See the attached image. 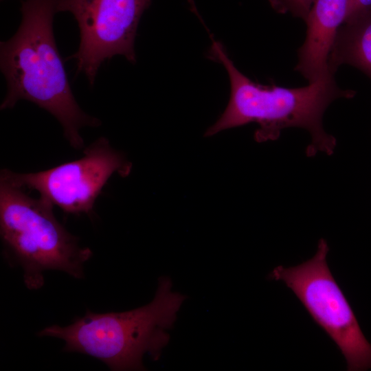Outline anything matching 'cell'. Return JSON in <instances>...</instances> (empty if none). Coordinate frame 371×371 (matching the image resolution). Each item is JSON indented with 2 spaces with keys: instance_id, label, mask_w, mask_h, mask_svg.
<instances>
[{
  "instance_id": "cell-1",
  "label": "cell",
  "mask_w": 371,
  "mask_h": 371,
  "mask_svg": "<svg viewBox=\"0 0 371 371\" xmlns=\"http://www.w3.org/2000/svg\"><path fill=\"white\" fill-rule=\"evenodd\" d=\"M58 0H21V24L12 37L0 43V67L7 93L0 109L21 100L30 101L54 115L70 145L80 149L83 126L101 122L78 104L57 48L53 30Z\"/></svg>"
},
{
  "instance_id": "cell-2",
  "label": "cell",
  "mask_w": 371,
  "mask_h": 371,
  "mask_svg": "<svg viewBox=\"0 0 371 371\" xmlns=\"http://www.w3.org/2000/svg\"><path fill=\"white\" fill-rule=\"evenodd\" d=\"M208 58L221 63L227 71L231 95L225 111L205 133L212 136L222 131L256 122L257 142L276 140L281 131L289 127L308 131L311 142L306 149L308 157L318 152L334 153L337 140L323 126V116L328 106L339 98H352L354 90L340 88L335 74L329 72L308 85L287 88L276 85H262L242 74L228 56L223 45L213 39Z\"/></svg>"
},
{
  "instance_id": "cell-3",
  "label": "cell",
  "mask_w": 371,
  "mask_h": 371,
  "mask_svg": "<svg viewBox=\"0 0 371 371\" xmlns=\"http://www.w3.org/2000/svg\"><path fill=\"white\" fill-rule=\"evenodd\" d=\"M172 282L161 277L153 300L146 305L124 312L93 313L66 326L52 325L40 337L65 341L63 350L94 357L110 370H144L146 354L157 361L169 341L177 314L186 297L172 290Z\"/></svg>"
},
{
  "instance_id": "cell-4",
  "label": "cell",
  "mask_w": 371,
  "mask_h": 371,
  "mask_svg": "<svg viewBox=\"0 0 371 371\" xmlns=\"http://www.w3.org/2000/svg\"><path fill=\"white\" fill-rule=\"evenodd\" d=\"M53 206L0 179L1 238L8 258L23 269L29 289L41 288L48 270L81 278L84 264L92 256L57 221Z\"/></svg>"
},
{
  "instance_id": "cell-5",
  "label": "cell",
  "mask_w": 371,
  "mask_h": 371,
  "mask_svg": "<svg viewBox=\"0 0 371 371\" xmlns=\"http://www.w3.org/2000/svg\"><path fill=\"white\" fill-rule=\"evenodd\" d=\"M327 242L321 238L315 256L291 267L278 266L269 279L284 282L300 300L313 320L332 339L344 355L347 370L371 368V344L331 273Z\"/></svg>"
},
{
  "instance_id": "cell-6",
  "label": "cell",
  "mask_w": 371,
  "mask_h": 371,
  "mask_svg": "<svg viewBox=\"0 0 371 371\" xmlns=\"http://www.w3.org/2000/svg\"><path fill=\"white\" fill-rule=\"evenodd\" d=\"M76 160L34 173L1 171L0 179L23 189L33 190L40 198L69 214H89L109 178L129 175L131 164L122 153L100 137L85 148Z\"/></svg>"
},
{
  "instance_id": "cell-7",
  "label": "cell",
  "mask_w": 371,
  "mask_h": 371,
  "mask_svg": "<svg viewBox=\"0 0 371 371\" xmlns=\"http://www.w3.org/2000/svg\"><path fill=\"white\" fill-rule=\"evenodd\" d=\"M151 0H58L57 12H69L80 32L77 52L70 58L93 85L101 65L115 55L135 63V40L143 12Z\"/></svg>"
},
{
  "instance_id": "cell-8",
  "label": "cell",
  "mask_w": 371,
  "mask_h": 371,
  "mask_svg": "<svg viewBox=\"0 0 371 371\" xmlns=\"http://www.w3.org/2000/svg\"><path fill=\"white\" fill-rule=\"evenodd\" d=\"M348 7L349 0H315L304 21L306 38L297 51L295 67L308 83L331 72L328 65L329 55L337 32L345 23Z\"/></svg>"
},
{
  "instance_id": "cell-9",
  "label": "cell",
  "mask_w": 371,
  "mask_h": 371,
  "mask_svg": "<svg viewBox=\"0 0 371 371\" xmlns=\"http://www.w3.org/2000/svg\"><path fill=\"white\" fill-rule=\"evenodd\" d=\"M328 65L334 74L342 65H350L371 80V12L340 27Z\"/></svg>"
},
{
  "instance_id": "cell-10",
  "label": "cell",
  "mask_w": 371,
  "mask_h": 371,
  "mask_svg": "<svg viewBox=\"0 0 371 371\" xmlns=\"http://www.w3.org/2000/svg\"><path fill=\"white\" fill-rule=\"evenodd\" d=\"M274 10L305 21L315 0H268Z\"/></svg>"
},
{
  "instance_id": "cell-11",
  "label": "cell",
  "mask_w": 371,
  "mask_h": 371,
  "mask_svg": "<svg viewBox=\"0 0 371 371\" xmlns=\"http://www.w3.org/2000/svg\"><path fill=\"white\" fill-rule=\"evenodd\" d=\"M369 12H371V0H349L348 12L345 23Z\"/></svg>"
}]
</instances>
